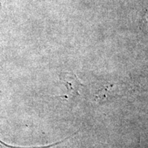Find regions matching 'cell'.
<instances>
[{
    "label": "cell",
    "instance_id": "cell-1",
    "mask_svg": "<svg viewBox=\"0 0 148 148\" xmlns=\"http://www.w3.org/2000/svg\"><path fill=\"white\" fill-rule=\"evenodd\" d=\"M60 79L65 86L68 93L71 95H79V90L82 86H84V84L82 81L72 72L61 73Z\"/></svg>",
    "mask_w": 148,
    "mask_h": 148
},
{
    "label": "cell",
    "instance_id": "cell-2",
    "mask_svg": "<svg viewBox=\"0 0 148 148\" xmlns=\"http://www.w3.org/2000/svg\"><path fill=\"white\" fill-rule=\"evenodd\" d=\"M146 23H148V11L146 12L145 15L143 16V19H142V23L145 24Z\"/></svg>",
    "mask_w": 148,
    "mask_h": 148
}]
</instances>
